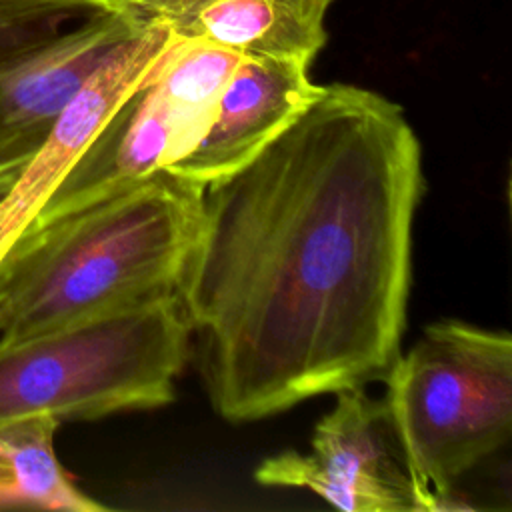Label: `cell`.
Returning <instances> with one entry per match:
<instances>
[{
  "label": "cell",
  "instance_id": "8",
  "mask_svg": "<svg viewBox=\"0 0 512 512\" xmlns=\"http://www.w3.org/2000/svg\"><path fill=\"white\" fill-rule=\"evenodd\" d=\"M118 6L0 66V166L26 164L98 64L136 28Z\"/></svg>",
  "mask_w": 512,
  "mask_h": 512
},
{
  "label": "cell",
  "instance_id": "9",
  "mask_svg": "<svg viewBox=\"0 0 512 512\" xmlns=\"http://www.w3.org/2000/svg\"><path fill=\"white\" fill-rule=\"evenodd\" d=\"M322 92L308 64L282 58L240 56L214 118L200 140L170 168L206 186L246 162L284 132Z\"/></svg>",
  "mask_w": 512,
  "mask_h": 512
},
{
  "label": "cell",
  "instance_id": "12",
  "mask_svg": "<svg viewBox=\"0 0 512 512\" xmlns=\"http://www.w3.org/2000/svg\"><path fill=\"white\" fill-rule=\"evenodd\" d=\"M114 8V0H0V66Z\"/></svg>",
  "mask_w": 512,
  "mask_h": 512
},
{
  "label": "cell",
  "instance_id": "7",
  "mask_svg": "<svg viewBox=\"0 0 512 512\" xmlns=\"http://www.w3.org/2000/svg\"><path fill=\"white\" fill-rule=\"evenodd\" d=\"M172 40L164 26L140 24L86 78L56 120L46 142L0 198V264L36 222L54 188L96 132L150 72Z\"/></svg>",
  "mask_w": 512,
  "mask_h": 512
},
{
  "label": "cell",
  "instance_id": "13",
  "mask_svg": "<svg viewBox=\"0 0 512 512\" xmlns=\"http://www.w3.org/2000/svg\"><path fill=\"white\" fill-rule=\"evenodd\" d=\"M22 168H24V164H18V166H0V198L8 192V188L12 186V182L16 180V176L20 174Z\"/></svg>",
  "mask_w": 512,
  "mask_h": 512
},
{
  "label": "cell",
  "instance_id": "11",
  "mask_svg": "<svg viewBox=\"0 0 512 512\" xmlns=\"http://www.w3.org/2000/svg\"><path fill=\"white\" fill-rule=\"evenodd\" d=\"M52 416L0 422V508L102 512L104 504L82 492L56 456Z\"/></svg>",
  "mask_w": 512,
  "mask_h": 512
},
{
  "label": "cell",
  "instance_id": "4",
  "mask_svg": "<svg viewBox=\"0 0 512 512\" xmlns=\"http://www.w3.org/2000/svg\"><path fill=\"white\" fill-rule=\"evenodd\" d=\"M384 382L420 510H442L458 478L510 438L512 338L462 320L432 322Z\"/></svg>",
  "mask_w": 512,
  "mask_h": 512
},
{
  "label": "cell",
  "instance_id": "2",
  "mask_svg": "<svg viewBox=\"0 0 512 512\" xmlns=\"http://www.w3.org/2000/svg\"><path fill=\"white\" fill-rule=\"evenodd\" d=\"M204 186L170 170L32 226L0 264V346L174 292Z\"/></svg>",
  "mask_w": 512,
  "mask_h": 512
},
{
  "label": "cell",
  "instance_id": "6",
  "mask_svg": "<svg viewBox=\"0 0 512 512\" xmlns=\"http://www.w3.org/2000/svg\"><path fill=\"white\" fill-rule=\"evenodd\" d=\"M310 454L284 450L264 458L254 480L306 488L344 512H422L384 400L364 388L336 392L316 424Z\"/></svg>",
  "mask_w": 512,
  "mask_h": 512
},
{
  "label": "cell",
  "instance_id": "5",
  "mask_svg": "<svg viewBox=\"0 0 512 512\" xmlns=\"http://www.w3.org/2000/svg\"><path fill=\"white\" fill-rule=\"evenodd\" d=\"M238 60L240 54L226 48L174 38L64 174L32 226L132 188L178 162L210 126Z\"/></svg>",
  "mask_w": 512,
  "mask_h": 512
},
{
  "label": "cell",
  "instance_id": "1",
  "mask_svg": "<svg viewBox=\"0 0 512 512\" xmlns=\"http://www.w3.org/2000/svg\"><path fill=\"white\" fill-rule=\"evenodd\" d=\"M422 154L404 110L350 84L202 190L176 298L232 424L384 380L400 354Z\"/></svg>",
  "mask_w": 512,
  "mask_h": 512
},
{
  "label": "cell",
  "instance_id": "3",
  "mask_svg": "<svg viewBox=\"0 0 512 512\" xmlns=\"http://www.w3.org/2000/svg\"><path fill=\"white\" fill-rule=\"evenodd\" d=\"M190 344L176 292H162L0 346V422L160 408L174 398Z\"/></svg>",
  "mask_w": 512,
  "mask_h": 512
},
{
  "label": "cell",
  "instance_id": "10",
  "mask_svg": "<svg viewBox=\"0 0 512 512\" xmlns=\"http://www.w3.org/2000/svg\"><path fill=\"white\" fill-rule=\"evenodd\" d=\"M140 24L178 40H200L240 56L308 64L324 48L332 0H114Z\"/></svg>",
  "mask_w": 512,
  "mask_h": 512
}]
</instances>
